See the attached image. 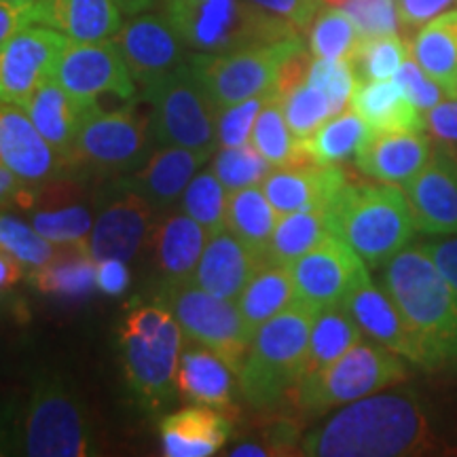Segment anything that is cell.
Instances as JSON below:
<instances>
[{"label": "cell", "instance_id": "obj_41", "mask_svg": "<svg viewBox=\"0 0 457 457\" xmlns=\"http://www.w3.org/2000/svg\"><path fill=\"white\" fill-rule=\"evenodd\" d=\"M409 54L411 49L398 32L367 37L360 41L352 66L360 81H387L396 77L398 68Z\"/></svg>", "mask_w": 457, "mask_h": 457}, {"label": "cell", "instance_id": "obj_3", "mask_svg": "<svg viewBox=\"0 0 457 457\" xmlns=\"http://www.w3.org/2000/svg\"><path fill=\"white\" fill-rule=\"evenodd\" d=\"M327 225L370 267H381L415 239L413 210L404 191L390 182H347L324 205Z\"/></svg>", "mask_w": 457, "mask_h": 457}, {"label": "cell", "instance_id": "obj_62", "mask_svg": "<svg viewBox=\"0 0 457 457\" xmlns=\"http://www.w3.org/2000/svg\"><path fill=\"white\" fill-rule=\"evenodd\" d=\"M324 3V7H343V4L347 3V0H322Z\"/></svg>", "mask_w": 457, "mask_h": 457}, {"label": "cell", "instance_id": "obj_5", "mask_svg": "<svg viewBox=\"0 0 457 457\" xmlns=\"http://www.w3.org/2000/svg\"><path fill=\"white\" fill-rule=\"evenodd\" d=\"M318 312L295 301L256 330L239 369V394L254 409H273L303 375Z\"/></svg>", "mask_w": 457, "mask_h": 457}, {"label": "cell", "instance_id": "obj_45", "mask_svg": "<svg viewBox=\"0 0 457 457\" xmlns=\"http://www.w3.org/2000/svg\"><path fill=\"white\" fill-rule=\"evenodd\" d=\"M307 83L327 94L335 117L350 106L358 77L350 60H318V57H313Z\"/></svg>", "mask_w": 457, "mask_h": 457}, {"label": "cell", "instance_id": "obj_39", "mask_svg": "<svg viewBox=\"0 0 457 457\" xmlns=\"http://www.w3.org/2000/svg\"><path fill=\"white\" fill-rule=\"evenodd\" d=\"M362 34L339 7L320 11L310 28V51L318 60H353Z\"/></svg>", "mask_w": 457, "mask_h": 457}, {"label": "cell", "instance_id": "obj_57", "mask_svg": "<svg viewBox=\"0 0 457 457\" xmlns=\"http://www.w3.org/2000/svg\"><path fill=\"white\" fill-rule=\"evenodd\" d=\"M32 187L30 182L21 180L13 171L0 165V210L9 205H28L32 202Z\"/></svg>", "mask_w": 457, "mask_h": 457}, {"label": "cell", "instance_id": "obj_1", "mask_svg": "<svg viewBox=\"0 0 457 457\" xmlns=\"http://www.w3.org/2000/svg\"><path fill=\"white\" fill-rule=\"evenodd\" d=\"M430 447V424L413 390L353 400L301 441V453L312 457H400Z\"/></svg>", "mask_w": 457, "mask_h": 457}, {"label": "cell", "instance_id": "obj_42", "mask_svg": "<svg viewBox=\"0 0 457 457\" xmlns=\"http://www.w3.org/2000/svg\"><path fill=\"white\" fill-rule=\"evenodd\" d=\"M214 174L228 193L237 188L262 185L273 171V165L256 151L253 142L244 146H220L214 155Z\"/></svg>", "mask_w": 457, "mask_h": 457}, {"label": "cell", "instance_id": "obj_49", "mask_svg": "<svg viewBox=\"0 0 457 457\" xmlns=\"http://www.w3.org/2000/svg\"><path fill=\"white\" fill-rule=\"evenodd\" d=\"M394 81L403 87L404 96H407L421 112H428L432 106H436L438 102H443L445 96H447L441 85L428 77L411 55L403 62V66L398 68Z\"/></svg>", "mask_w": 457, "mask_h": 457}, {"label": "cell", "instance_id": "obj_2", "mask_svg": "<svg viewBox=\"0 0 457 457\" xmlns=\"http://www.w3.org/2000/svg\"><path fill=\"white\" fill-rule=\"evenodd\" d=\"M384 288L420 343L426 370L457 364V296L424 245L386 262Z\"/></svg>", "mask_w": 457, "mask_h": 457}, {"label": "cell", "instance_id": "obj_52", "mask_svg": "<svg viewBox=\"0 0 457 457\" xmlns=\"http://www.w3.org/2000/svg\"><path fill=\"white\" fill-rule=\"evenodd\" d=\"M457 0H396L400 26L409 30H420L428 21L445 11L453 9Z\"/></svg>", "mask_w": 457, "mask_h": 457}, {"label": "cell", "instance_id": "obj_27", "mask_svg": "<svg viewBox=\"0 0 457 457\" xmlns=\"http://www.w3.org/2000/svg\"><path fill=\"white\" fill-rule=\"evenodd\" d=\"M38 24L71 41L96 43L121 30L123 13L114 0H38Z\"/></svg>", "mask_w": 457, "mask_h": 457}, {"label": "cell", "instance_id": "obj_43", "mask_svg": "<svg viewBox=\"0 0 457 457\" xmlns=\"http://www.w3.org/2000/svg\"><path fill=\"white\" fill-rule=\"evenodd\" d=\"M0 245L30 270L47 265L64 248L43 237L32 225L9 214H0Z\"/></svg>", "mask_w": 457, "mask_h": 457}, {"label": "cell", "instance_id": "obj_21", "mask_svg": "<svg viewBox=\"0 0 457 457\" xmlns=\"http://www.w3.org/2000/svg\"><path fill=\"white\" fill-rule=\"evenodd\" d=\"M426 131H369L356 151L364 174L390 185H407L432 157Z\"/></svg>", "mask_w": 457, "mask_h": 457}, {"label": "cell", "instance_id": "obj_22", "mask_svg": "<svg viewBox=\"0 0 457 457\" xmlns=\"http://www.w3.org/2000/svg\"><path fill=\"white\" fill-rule=\"evenodd\" d=\"M265 265V256L245 245L228 228H222L205 242L193 284L220 299L236 301L245 284Z\"/></svg>", "mask_w": 457, "mask_h": 457}, {"label": "cell", "instance_id": "obj_29", "mask_svg": "<svg viewBox=\"0 0 457 457\" xmlns=\"http://www.w3.org/2000/svg\"><path fill=\"white\" fill-rule=\"evenodd\" d=\"M350 108L367 123L369 131H426L424 112L411 102L394 79L360 81Z\"/></svg>", "mask_w": 457, "mask_h": 457}, {"label": "cell", "instance_id": "obj_33", "mask_svg": "<svg viewBox=\"0 0 457 457\" xmlns=\"http://www.w3.org/2000/svg\"><path fill=\"white\" fill-rule=\"evenodd\" d=\"M279 212L261 185L231 191L227 197V228L245 245L265 256ZM267 262V261H265Z\"/></svg>", "mask_w": 457, "mask_h": 457}, {"label": "cell", "instance_id": "obj_19", "mask_svg": "<svg viewBox=\"0 0 457 457\" xmlns=\"http://www.w3.org/2000/svg\"><path fill=\"white\" fill-rule=\"evenodd\" d=\"M0 165L30 185H41L57 179L68 162L34 128L24 108L0 102Z\"/></svg>", "mask_w": 457, "mask_h": 457}, {"label": "cell", "instance_id": "obj_11", "mask_svg": "<svg viewBox=\"0 0 457 457\" xmlns=\"http://www.w3.org/2000/svg\"><path fill=\"white\" fill-rule=\"evenodd\" d=\"M303 47L305 45L301 37L231 54H193L188 55V64L202 79L214 104L227 108L254 96L273 94L282 62Z\"/></svg>", "mask_w": 457, "mask_h": 457}, {"label": "cell", "instance_id": "obj_44", "mask_svg": "<svg viewBox=\"0 0 457 457\" xmlns=\"http://www.w3.org/2000/svg\"><path fill=\"white\" fill-rule=\"evenodd\" d=\"M279 102H282L284 117L288 121L290 131L299 140L310 138L333 117V108H330L327 94L313 87L312 83L301 85Z\"/></svg>", "mask_w": 457, "mask_h": 457}, {"label": "cell", "instance_id": "obj_4", "mask_svg": "<svg viewBox=\"0 0 457 457\" xmlns=\"http://www.w3.org/2000/svg\"><path fill=\"white\" fill-rule=\"evenodd\" d=\"M163 15L197 54H231L301 38L293 24L248 0H162Z\"/></svg>", "mask_w": 457, "mask_h": 457}, {"label": "cell", "instance_id": "obj_8", "mask_svg": "<svg viewBox=\"0 0 457 457\" xmlns=\"http://www.w3.org/2000/svg\"><path fill=\"white\" fill-rule=\"evenodd\" d=\"M407 377L404 358L375 341H360L328 367L303 375L288 398L303 413L324 415L370 394L384 392Z\"/></svg>", "mask_w": 457, "mask_h": 457}, {"label": "cell", "instance_id": "obj_64", "mask_svg": "<svg viewBox=\"0 0 457 457\" xmlns=\"http://www.w3.org/2000/svg\"><path fill=\"white\" fill-rule=\"evenodd\" d=\"M451 98H457V83H455V89H453V94H451Z\"/></svg>", "mask_w": 457, "mask_h": 457}, {"label": "cell", "instance_id": "obj_51", "mask_svg": "<svg viewBox=\"0 0 457 457\" xmlns=\"http://www.w3.org/2000/svg\"><path fill=\"white\" fill-rule=\"evenodd\" d=\"M312 62H313L312 51H307L305 47L286 57L278 71L276 85H273V94H276V98L282 100L290 94V91H295L296 87H301V85L307 83Z\"/></svg>", "mask_w": 457, "mask_h": 457}, {"label": "cell", "instance_id": "obj_16", "mask_svg": "<svg viewBox=\"0 0 457 457\" xmlns=\"http://www.w3.org/2000/svg\"><path fill=\"white\" fill-rule=\"evenodd\" d=\"M121 51L136 85L148 89L162 81L165 74L185 64V47L179 32L171 28L165 15H134L112 37Z\"/></svg>", "mask_w": 457, "mask_h": 457}, {"label": "cell", "instance_id": "obj_24", "mask_svg": "<svg viewBox=\"0 0 457 457\" xmlns=\"http://www.w3.org/2000/svg\"><path fill=\"white\" fill-rule=\"evenodd\" d=\"M210 151H195L185 146H163L146 157V163L131 176L129 188L140 193L155 210L170 208L185 193L197 170L212 157Z\"/></svg>", "mask_w": 457, "mask_h": 457}, {"label": "cell", "instance_id": "obj_34", "mask_svg": "<svg viewBox=\"0 0 457 457\" xmlns=\"http://www.w3.org/2000/svg\"><path fill=\"white\" fill-rule=\"evenodd\" d=\"M250 142L273 168H312V165H318L305 148V142L290 131L288 121L284 117L282 102L276 96L262 106L259 117H256Z\"/></svg>", "mask_w": 457, "mask_h": 457}, {"label": "cell", "instance_id": "obj_53", "mask_svg": "<svg viewBox=\"0 0 457 457\" xmlns=\"http://www.w3.org/2000/svg\"><path fill=\"white\" fill-rule=\"evenodd\" d=\"M426 131L436 138L441 145L457 148V98L438 102L430 111L424 112Z\"/></svg>", "mask_w": 457, "mask_h": 457}, {"label": "cell", "instance_id": "obj_18", "mask_svg": "<svg viewBox=\"0 0 457 457\" xmlns=\"http://www.w3.org/2000/svg\"><path fill=\"white\" fill-rule=\"evenodd\" d=\"M155 220V205L136 191H125L102 208L81 248L94 261H131L145 244Z\"/></svg>", "mask_w": 457, "mask_h": 457}, {"label": "cell", "instance_id": "obj_6", "mask_svg": "<svg viewBox=\"0 0 457 457\" xmlns=\"http://www.w3.org/2000/svg\"><path fill=\"white\" fill-rule=\"evenodd\" d=\"M187 337L162 303L138 307L121 327L123 373L145 407L159 409L176 392V369Z\"/></svg>", "mask_w": 457, "mask_h": 457}, {"label": "cell", "instance_id": "obj_35", "mask_svg": "<svg viewBox=\"0 0 457 457\" xmlns=\"http://www.w3.org/2000/svg\"><path fill=\"white\" fill-rule=\"evenodd\" d=\"M330 236L324 208H307L296 212L279 214L271 242L267 245V265H293L296 259Z\"/></svg>", "mask_w": 457, "mask_h": 457}, {"label": "cell", "instance_id": "obj_48", "mask_svg": "<svg viewBox=\"0 0 457 457\" xmlns=\"http://www.w3.org/2000/svg\"><path fill=\"white\" fill-rule=\"evenodd\" d=\"M341 9L352 17L362 38L398 32L396 0H347Z\"/></svg>", "mask_w": 457, "mask_h": 457}, {"label": "cell", "instance_id": "obj_23", "mask_svg": "<svg viewBox=\"0 0 457 457\" xmlns=\"http://www.w3.org/2000/svg\"><path fill=\"white\" fill-rule=\"evenodd\" d=\"M237 390V373L219 353L202 343H185L176 369V392L182 400L227 413L233 409Z\"/></svg>", "mask_w": 457, "mask_h": 457}, {"label": "cell", "instance_id": "obj_54", "mask_svg": "<svg viewBox=\"0 0 457 457\" xmlns=\"http://www.w3.org/2000/svg\"><path fill=\"white\" fill-rule=\"evenodd\" d=\"M38 24V9L32 3L0 0V45L28 26Z\"/></svg>", "mask_w": 457, "mask_h": 457}, {"label": "cell", "instance_id": "obj_15", "mask_svg": "<svg viewBox=\"0 0 457 457\" xmlns=\"http://www.w3.org/2000/svg\"><path fill=\"white\" fill-rule=\"evenodd\" d=\"M54 79L83 104H98V98L106 94L121 100L136 96L134 77L112 38L96 43L68 41Z\"/></svg>", "mask_w": 457, "mask_h": 457}, {"label": "cell", "instance_id": "obj_59", "mask_svg": "<svg viewBox=\"0 0 457 457\" xmlns=\"http://www.w3.org/2000/svg\"><path fill=\"white\" fill-rule=\"evenodd\" d=\"M17 449V428L13 424V413L9 409H0V457L13 453Z\"/></svg>", "mask_w": 457, "mask_h": 457}, {"label": "cell", "instance_id": "obj_20", "mask_svg": "<svg viewBox=\"0 0 457 457\" xmlns=\"http://www.w3.org/2000/svg\"><path fill=\"white\" fill-rule=\"evenodd\" d=\"M341 307L353 318L362 335L370 337V341L379 343L390 352L409 360L415 367L424 369L420 343L411 333L409 324L404 322L403 313L392 301V296L386 293V288H379L370 282V278H364L345 296Z\"/></svg>", "mask_w": 457, "mask_h": 457}, {"label": "cell", "instance_id": "obj_17", "mask_svg": "<svg viewBox=\"0 0 457 457\" xmlns=\"http://www.w3.org/2000/svg\"><path fill=\"white\" fill-rule=\"evenodd\" d=\"M403 187L420 231L428 236H457L455 146H434L430 162Z\"/></svg>", "mask_w": 457, "mask_h": 457}, {"label": "cell", "instance_id": "obj_38", "mask_svg": "<svg viewBox=\"0 0 457 457\" xmlns=\"http://www.w3.org/2000/svg\"><path fill=\"white\" fill-rule=\"evenodd\" d=\"M369 128L352 108L330 117L316 134L305 138V148L318 165H337L356 155Z\"/></svg>", "mask_w": 457, "mask_h": 457}, {"label": "cell", "instance_id": "obj_32", "mask_svg": "<svg viewBox=\"0 0 457 457\" xmlns=\"http://www.w3.org/2000/svg\"><path fill=\"white\" fill-rule=\"evenodd\" d=\"M295 301L293 276L288 267L282 265L261 267L236 299L245 328L253 337L262 324L288 310Z\"/></svg>", "mask_w": 457, "mask_h": 457}, {"label": "cell", "instance_id": "obj_60", "mask_svg": "<svg viewBox=\"0 0 457 457\" xmlns=\"http://www.w3.org/2000/svg\"><path fill=\"white\" fill-rule=\"evenodd\" d=\"M114 3H117L123 15H140L146 9H151L153 4H157L159 0H114Z\"/></svg>", "mask_w": 457, "mask_h": 457}, {"label": "cell", "instance_id": "obj_37", "mask_svg": "<svg viewBox=\"0 0 457 457\" xmlns=\"http://www.w3.org/2000/svg\"><path fill=\"white\" fill-rule=\"evenodd\" d=\"M32 284L45 295L87 296L96 286V261L79 244H68L47 265L32 270Z\"/></svg>", "mask_w": 457, "mask_h": 457}, {"label": "cell", "instance_id": "obj_55", "mask_svg": "<svg viewBox=\"0 0 457 457\" xmlns=\"http://www.w3.org/2000/svg\"><path fill=\"white\" fill-rule=\"evenodd\" d=\"M436 262L438 270L447 278L457 296V236H432L426 244H421Z\"/></svg>", "mask_w": 457, "mask_h": 457}, {"label": "cell", "instance_id": "obj_47", "mask_svg": "<svg viewBox=\"0 0 457 457\" xmlns=\"http://www.w3.org/2000/svg\"><path fill=\"white\" fill-rule=\"evenodd\" d=\"M276 94H262L237 104L220 108L219 112V146H244L253 140L256 117L262 106Z\"/></svg>", "mask_w": 457, "mask_h": 457}, {"label": "cell", "instance_id": "obj_36", "mask_svg": "<svg viewBox=\"0 0 457 457\" xmlns=\"http://www.w3.org/2000/svg\"><path fill=\"white\" fill-rule=\"evenodd\" d=\"M360 341H362V330L341 305L318 312L312 324L303 375L316 373V370L328 367L330 362L350 352Z\"/></svg>", "mask_w": 457, "mask_h": 457}, {"label": "cell", "instance_id": "obj_10", "mask_svg": "<svg viewBox=\"0 0 457 457\" xmlns=\"http://www.w3.org/2000/svg\"><path fill=\"white\" fill-rule=\"evenodd\" d=\"M157 303L179 320L187 341L202 343L219 353L239 375L253 335L245 328L236 301L205 293L197 284H163Z\"/></svg>", "mask_w": 457, "mask_h": 457}, {"label": "cell", "instance_id": "obj_46", "mask_svg": "<svg viewBox=\"0 0 457 457\" xmlns=\"http://www.w3.org/2000/svg\"><path fill=\"white\" fill-rule=\"evenodd\" d=\"M91 225H94V220L81 205L54 210V212H38L32 216V227L43 237H47L49 242L60 245L81 244L89 236Z\"/></svg>", "mask_w": 457, "mask_h": 457}, {"label": "cell", "instance_id": "obj_40", "mask_svg": "<svg viewBox=\"0 0 457 457\" xmlns=\"http://www.w3.org/2000/svg\"><path fill=\"white\" fill-rule=\"evenodd\" d=\"M227 197L228 191L222 187L214 170H204L188 182L180 197V208L187 216L197 220L208 236L227 228Z\"/></svg>", "mask_w": 457, "mask_h": 457}, {"label": "cell", "instance_id": "obj_12", "mask_svg": "<svg viewBox=\"0 0 457 457\" xmlns=\"http://www.w3.org/2000/svg\"><path fill=\"white\" fill-rule=\"evenodd\" d=\"M151 131V117H142L134 108L104 112L96 106L68 151V168L74 165L106 174L136 168L148 155Z\"/></svg>", "mask_w": 457, "mask_h": 457}, {"label": "cell", "instance_id": "obj_50", "mask_svg": "<svg viewBox=\"0 0 457 457\" xmlns=\"http://www.w3.org/2000/svg\"><path fill=\"white\" fill-rule=\"evenodd\" d=\"M256 7L267 11V13L282 17V20L293 24L301 34L307 32L322 11V0H248Z\"/></svg>", "mask_w": 457, "mask_h": 457}, {"label": "cell", "instance_id": "obj_28", "mask_svg": "<svg viewBox=\"0 0 457 457\" xmlns=\"http://www.w3.org/2000/svg\"><path fill=\"white\" fill-rule=\"evenodd\" d=\"M208 237V231L185 212L170 214L159 222L153 233V248L163 284L193 282Z\"/></svg>", "mask_w": 457, "mask_h": 457}, {"label": "cell", "instance_id": "obj_14", "mask_svg": "<svg viewBox=\"0 0 457 457\" xmlns=\"http://www.w3.org/2000/svg\"><path fill=\"white\" fill-rule=\"evenodd\" d=\"M68 41L54 28L34 24L0 45V102L24 108L38 87L55 77Z\"/></svg>", "mask_w": 457, "mask_h": 457}, {"label": "cell", "instance_id": "obj_30", "mask_svg": "<svg viewBox=\"0 0 457 457\" xmlns=\"http://www.w3.org/2000/svg\"><path fill=\"white\" fill-rule=\"evenodd\" d=\"M96 106L98 104H83L81 100L68 94L55 79H51L38 87L24 111L32 119L34 128L41 131L43 138L66 159L83 121Z\"/></svg>", "mask_w": 457, "mask_h": 457}, {"label": "cell", "instance_id": "obj_13", "mask_svg": "<svg viewBox=\"0 0 457 457\" xmlns=\"http://www.w3.org/2000/svg\"><path fill=\"white\" fill-rule=\"evenodd\" d=\"M288 270L296 301L313 312L343 305L345 296L369 278L367 262L333 233L288 265Z\"/></svg>", "mask_w": 457, "mask_h": 457}, {"label": "cell", "instance_id": "obj_61", "mask_svg": "<svg viewBox=\"0 0 457 457\" xmlns=\"http://www.w3.org/2000/svg\"><path fill=\"white\" fill-rule=\"evenodd\" d=\"M233 457H267L271 455V451L262 445H239L231 451Z\"/></svg>", "mask_w": 457, "mask_h": 457}, {"label": "cell", "instance_id": "obj_9", "mask_svg": "<svg viewBox=\"0 0 457 457\" xmlns=\"http://www.w3.org/2000/svg\"><path fill=\"white\" fill-rule=\"evenodd\" d=\"M145 96L153 106L151 129L159 145L216 151L220 108L210 98L188 57L185 64L145 89Z\"/></svg>", "mask_w": 457, "mask_h": 457}, {"label": "cell", "instance_id": "obj_7", "mask_svg": "<svg viewBox=\"0 0 457 457\" xmlns=\"http://www.w3.org/2000/svg\"><path fill=\"white\" fill-rule=\"evenodd\" d=\"M17 449L30 457L98 453L87 411L60 375L43 373L34 379L17 428Z\"/></svg>", "mask_w": 457, "mask_h": 457}, {"label": "cell", "instance_id": "obj_26", "mask_svg": "<svg viewBox=\"0 0 457 457\" xmlns=\"http://www.w3.org/2000/svg\"><path fill=\"white\" fill-rule=\"evenodd\" d=\"M163 455L210 457L225 447L231 421L219 409L205 404L176 411L159 424Z\"/></svg>", "mask_w": 457, "mask_h": 457}, {"label": "cell", "instance_id": "obj_63", "mask_svg": "<svg viewBox=\"0 0 457 457\" xmlns=\"http://www.w3.org/2000/svg\"><path fill=\"white\" fill-rule=\"evenodd\" d=\"M13 3H32V4H38V0H13Z\"/></svg>", "mask_w": 457, "mask_h": 457}, {"label": "cell", "instance_id": "obj_56", "mask_svg": "<svg viewBox=\"0 0 457 457\" xmlns=\"http://www.w3.org/2000/svg\"><path fill=\"white\" fill-rule=\"evenodd\" d=\"M96 286L100 293L119 296L128 290L129 286V270L125 261L119 259H102L96 261Z\"/></svg>", "mask_w": 457, "mask_h": 457}, {"label": "cell", "instance_id": "obj_58", "mask_svg": "<svg viewBox=\"0 0 457 457\" xmlns=\"http://www.w3.org/2000/svg\"><path fill=\"white\" fill-rule=\"evenodd\" d=\"M26 265L15 259L13 254L7 253V250L0 245V299L7 296V293L13 286L24 278Z\"/></svg>", "mask_w": 457, "mask_h": 457}, {"label": "cell", "instance_id": "obj_31", "mask_svg": "<svg viewBox=\"0 0 457 457\" xmlns=\"http://www.w3.org/2000/svg\"><path fill=\"white\" fill-rule=\"evenodd\" d=\"M411 57L451 98L457 83V9L445 11L417 30Z\"/></svg>", "mask_w": 457, "mask_h": 457}, {"label": "cell", "instance_id": "obj_25", "mask_svg": "<svg viewBox=\"0 0 457 457\" xmlns=\"http://www.w3.org/2000/svg\"><path fill=\"white\" fill-rule=\"evenodd\" d=\"M347 185L345 171L337 165L273 168L262 180V191L279 214L324 208Z\"/></svg>", "mask_w": 457, "mask_h": 457}]
</instances>
